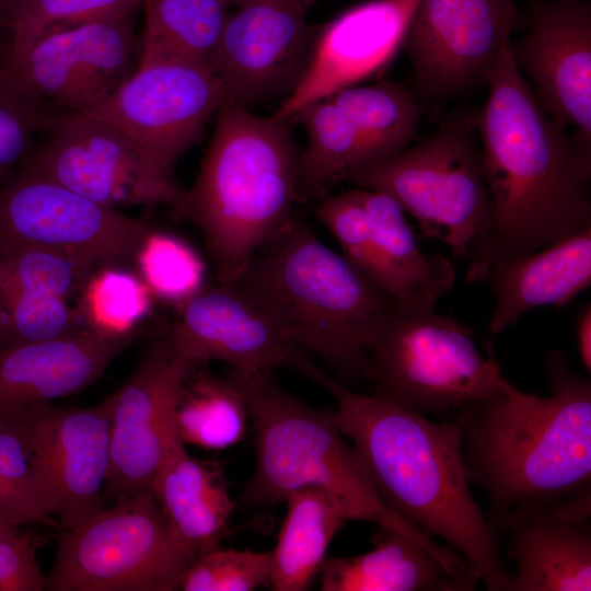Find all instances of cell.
I'll return each mask as SVG.
<instances>
[{
    "instance_id": "cell-1",
    "label": "cell",
    "mask_w": 591,
    "mask_h": 591,
    "mask_svg": "<svg viewBox=\"0 0 591 591\" xmlns=\"http://www.w3.org/2000/svg\"><path fill=\"white\" fill-rule=\"evenodd\" d=\"M509 45L487 80L478 117L491 211L465 258L467 282L486 281L494 264L591 228V142L540 107Z\"/></svg>"
},
{
    "instance_id": "cell-2",
    "label": "cell",
    "mask_w": 591,
    "mask_h": 591,
    "mask_svg": "<svg viewBox=\"0 0 591 591\" xmlns=\"http://www.w3.org/2000/svg\"><path fill=\"white\" fill-rule=\"evenodd\" d=\"M298 371L336 401L333 419L348 437L381 500L399 518L445 541L488 591H512L497 530L468 487L460 419L437 422L349 390L310 356Z\"/></svg>"
},
{
    "instance_id": "cell-3",
    "label": "cell",
    "mask_w": 591,
    "mask_h": 591,
    "mask_svg": "<svg viewBox=\"0 0 591 591\" xmlns=\"http://www.w3.org/2000/svg\"><path fill=\"white\" fill-rule=\"evenodd\" d=\"M548 396L506 379L491 397L463 407L462 456L468 484L486 494L493 526L526 500L563 497L591 479V383L561 350L544 357Z\"/></svg>"
},
{
    "instance_id": "cell-4",
    "label": "cell",
    "mask_w": 591,
    "mask_h": 591,
    "mask_svg": "<svg viewBox=\"0 0 591 591\" xmlns=\"http://www.w3.org/2000/svg\"><path fill=\"white\" fill-rule=\"evenodd\" d=\"M296 120L230 103L216 115L197 177L175 211L200 232L217 281H237L255 253L296 215Z\"/></svg>"
},
{
    "instance_id": "cell-5",
    "label": "cell",
    "mask_w": 591,
    "mask_h": 591,
    "mask_svg": "<svg viewBox=\"0 0 591 591\" xmlns=\"http://www.w3.org/2000/svg\"><path fill=\"white\" fill-rule=\"evenodd\" d=\"M290 339L343 381L370 380L368 344L394 300L327 247L296 216L252 257L237 279Z\"/></svg>"
},
{
    "instance_id": "cell-6",
    "label": "cell",
    "mask_w": 591,
    "mask_h": 591,
    "mask_svg": "<svg viewBox=\"0 0 591 591\" xmlns=\"http://www.w3.org/2000/svg\"><path fill=\"white\" fill-rule=\"evenodd\" d=\"M230 379L244 396L255 433L256 464L242 500L271 509L301 488L325 493L345 520L391 529L427 546L455 569L465 561L394 513L379 497L355 448L345 439L332 412L310 407L283 391L271 372L240 373Z\"/></svg>"
},
{
    "instance_id": "cell-7",
    "label": "cell",
    "mask_w": 591,
    "mask_h": 591,
    "mask_svg": "<svg viewBox=\"0 0 591 591\" xmlns=\"http://www.w3.org/2000/svg\"><path fill=\"white\" fill-rule=\"evenodd\" d=\"M370 395L404 409L443 414L494 396L505 376L490 349L433 308L393 300L368 344Z\"/></svg>"
},
{
    "instance_id": "cell-8",
    "label": "cell",
    "mask_w": 591,
    "mask_h": 591,
    "mask_svg": "<svg viewBox=\"0 0 591 591\" xmlns=\"http://www.w3.org/2000/svg\"><path fill=\"white\" fill-rule=\"evenodd\" d=\"M347 182L393 197L422 232L465 259L490 220L482 153L464 118L429 138L352 172Z\"/></svg>"
},
{
    "instance_id": "cell-9",
    "label": "cell",
    "mask_w": 591,
    "mask_h": 591,
    "mask_svg": "<svg viewBox=\"0 0 591 591\" xmlns=\"http://www.w3.org/2000/svg\"><path fill=\"white\" fill-rule=\"evenodd\" d=\"M196 558L151 490L124 495L59 532L49 590L172 591Z\"/></svg>"
},
{
    "instance_id": "cell-10",
    "label": "cell",
    "mask_w": 591,
    "mask_h": 591,
    "mask_svg": "<svg viewBox=\"0 0 591 591\" xmlns=\"http://www.w3.org/2000/svg\"><path fill=\"white\" fill-rule=\"evenodd\" d=\"M150 228L70 190L23 161L0 186V248H42L96 268L126 267Z\"/></svg>"
},
{
    "instance_id": "cell-11",
    "label": "cell",
    "mask_w": 591,
    "mask_h": 591,
    "mask_svg": "<svg viewBox=\"0 0 591 591\" xmlns=\"http://www.w3.org/2000/svg\"><path fill=\"white\" fill-rule=\"evenodd\" d=\"M23 162L105 207H178L186 189L162 176L139 146L114 123L60 112Z\"/></svg>"
},
{
    "instance_id": "cell-12",
    "label": "cell",
    "mask_w": 591,
    "mask_h": 591,
    "mask_svg": "<svg viewBox=\"0 0 591 591\" xmlns=\"http://www.w3.org/2000/svg\"><path fill=\"white\" fill-rule=\"evenodd\" d=\"M115 393L93 406L38 404L0 414L21 437L47 508L70 530L108 507Z\"/></svg>"
},
{
    "instance_id": "cell-13",
    "label": "cell",
    "mask_w": 591,
    "mask_h": 591,
    "mask_svg": "<svg viewBox=\"0 0 591 591\" xmlns=\"http://www.w3.org/2000/svg\"><path fill=\"white\" fill-rule=\"evenodd\" d=\"M205 363L170 326L115 392L111 462L103 489L107 501L150 490L179 440L174 417L183 387Z\"/></svg>"
},
{
    "instance_id": "cell-14",
    "label": "cell",
    "mask_w": 591,
    "mask_h": 591,
    "mask_svg": "<svg viewBox=\"0 0 591 591\" xmlns=\"http://www.w3.org/2000/svg\"><path fill=\"white\" fill-rule=\"evenodd\" d=\"M137 11L42 36L3 63L30 94L67 113L90 114L108 101L140 61Z\"/></svg>"
},
{
    "instance_id": "cell-15",
    "label": "cell",
    "mask_w": 591,
    "mask_h": 591,
    "mask_svg": "<svg viewBox=\"0 0 591 591\" xmlns=\"http://www.w3.org/2000/svg\"><path fill=\"white\" fill-rule=\"evenodd\" d=\"M227 103L215 73L201 66L154 60L136 71L95 112L121 128L165 178L179 159L205 134L206 126Z\"/></svg>"
},
{
    "instance_id": "cell-16",
    "label": "cell",
    "mask_w": 591,
    "mask_h": 591,
    "mask_svg": "<svg viewBox=\"0 0 591 591\" xmlns=\"http://www.w3.org/2000/svg\"><path fill=\"white\" fill-rule=\"evenodd\" d=\"M308 0H246L229 14L210 70L227 103L251 109L281 102L309 63Z\"/></svg>"
},
{
    "instance_id": "cell-17",
    "label": "cell",
    "mask_w": 591,
    "mask_h": 591,
    "mask_svg": "<svg viewBox=\"0 0 591 591\" xmlns=\"http://www.w3.org/2000/svg\"><path fill=\"white\" fill-rule=\"evenodd\" d=\"M514 15V0H420L403 43L418 92L443 99L487 84Z\"/></svg>"
},
{
    "instance_id": "cell-18",
    "label": "cell",
    "mask_w": 591,
    "mask_h": 591,
    "mask_svg": "<svg viewBox=\"0 0 591 591\" xmlns=\"http://www.w3.org/2000/svg\"><path fill=\"white\" fill-rule=\"evenodd\" d=\"M420 0H367L313 27L306 69L273 115L292 118L308 104L375 77L403 48Z\"/></svg>"
},
{
    "instance_id": "cell-19",
    "label": "cell",
    "mask_w": 591,
    "mask_h": 591,
    "mask_svg": "<svg viewBox=\"0 0 591 591\" xmlns=\"http://www.w3.org/2000/svg\"><path fill=\"white\" fill-rule=\"evenodd\" d=\"M530 9L531 30L510 40L511 57L540 107L591 142V3L532 0Z\"/></svg>"
},
{
    "instance_id": "cell-20",
    "label": "cell",
    "mask_w": 591,
    "mask_h": 591,
    "mask_svg": "<svg viewBox=\"0 0 591 591\" xmlns=\"http://www.w3.org/2000/svg\"><path fill=\"white\" fill-rule=\"evenodd\" d=\"M173 331L205 362L218 360L240 373L296 369L306 354L271 312L240 282L206 285L174 306Z\"/></svg>"
},
{
    "instance_id": "cell-21",
    "label": "cell",
    "mask_w": 591,
    "mask_h": 591,
    "mask_svg": "<svg viewBox=\"0 0 591 591\" xmlns=\"http://www.w3.org/2000/svg\"><path fill=\"white\" fill-rule=\"evenodd\" d=\"M591 483L508 513L514 561L512 591L591 590Z\"/></svg>"
},
{
    "instance_id": "cell-22",
    "label": "cell",
    "mask_w": 591,
    "mask_h": 591,
    "mask_svg": "<svg viewBox=\"0 0 591 591\" xmlns=\"http://www.w3.org/2000/svg\"><path fill=\"white\" fill-rule=\"evenodd\" d=\"M83 331L0 348V414L53 403L93 384L137 337Z\"/></svg>"
},
{
    "instance_id": "cell-23",
    "label": "cell",
    "mask_w": 591,
    "mask_h": 591,
    "mask_svg": "<svg viewBox=\"0 0 591 591\" xmlns=\"http://www.w3.org/2000/svg\"><path fill=\"white\" fill-rule=\"evenodd\" d=\"M486 281L495 296L486 328L490 335L502 333L533 309L566 305L591 285V228L494 264Z\"/></svg>"
},
{
    "instance_id": "cell-24",
    "label": "cell",
    "mask_w": 591,
    "mask_h": 591,
    "mask_svg": "<svg viewBox=\"0 0 591 591\" xmlns=\"http://www.w3.org/2000/svg\"><path fill=\"white\" fill-rule=\"evenodd\" d=\"M373 549L350 557H325L323 591H471L477 581L437 553L397 531L380 528Z\"/></svg>"
},
{
    "instance_id": "cell-25",
    "label": "cell",
    "mask_w": 591,
    "mask_h": 591,
    "mask_svg": "<svg viewBox=\"0 0 591 591\" xmlns=\"http://www.w3.org/2000/svg\"><path fill=\"white\" fill-rule=\"evenodd\" d=\"M150 490L176 537L197 557L217 546L235 506L218 462L190 456L177 440Z\"/></svg>"
},
{
    "instance_id": "cell-26",
    "label": "cell",
    "mask_w": 591,
    "mask_h": 591,
    "mask_svg": "<svg viewBox=\"0 0 591 591\" xmlns=\"http://www.w3.org/2000/svg\"><path fill=\"white\" fill-rule=\"evenodd\" d=\"M376 251L393 283L395 301L419 308H434L450 291L456 275L440 254H425L405 217L403 207L390 195L357 186Z\"/></svg>"
},
{
    "instance_id": "cell-27",
    "label": "cell",
    "mask_w": 591,
    "mask_h": 591,
    "mask_svg": "<svg viewBox=\"0 0 591 591\" xmlns=\"http://www.w3.org/2000/svg\"><path fill=\"white\" fill-rule=\"evenodd\" d=\"M287 510L271 554L269 587L303 591L320 572L332 540L345 523L328 496L316 488L288 495Z\"/></svg>"
},
{
    "instance_id": "cell-28",
    "label": "cell",
    "mask_w": 591,
    "mask_h": 591,
    "mask_svg": "<svg viewBox=\"0 0 591 591\" xmlns=\"http://www.w3.org/2000/svg\"><path fill=\"white\" fill-rule=\"evenodd\" d=\"M293 119L308 135L299 161L301 198L320 200L352 172L375 161L364 138L328 97L308 104Z\"/></svg>"
},
{
    "instance_id": "cell-29",
    "label": "cell",
    "mask_w": 591,
    "mask_h": 591,
    "mask_svg": "<svg viewBox=\"0 0 591 591\" xmlns=\"http://www.w3.org/2000/svg\"><path fill=\"white\" fill-rule=\"evenodd\" d=\"M140 61L175 60L210 69L229 13L219 0H143Z\"/></svg>"
},
{
    "instance_id": "cell-30",
    "label": "cell",
    "mask_w": 591,
    "mask_h": 591,
    "mask_svg": "<svg viewBox=\"0 0 591 591\" xmlns=\"http://www.w3.org/2000/svg\"><path fill=\"white\" fill-rule=\"evenodd\" d=\"M248 410L243 394L228 376L197 369L187 379L175 409V429L185 444L224 450L245 436Z\"/></svg>"
},
{
    "instance_id": "cell-31",
    "label": "cell",
    "mask_w": 591,
    "mask_h": 591,
    "mask_svg": "<svg viewBox=\"0 0 591 591\" xmlns=\"http://www.w3.org/2000/svg\"><path fill=\"white\" fill-rule=\"evenodd\" d=\"M328 99L361 134L375 161L404 150L414 139L419 108L401 84L390 81L358 84Z\"/></svg>"
},
{
    "instance_id": "cell-32",
    "label": "cell",
    "mask_w": 591,
    "mask_h": 591,
    "mask_svg": "<svg viewBox=\"0 0 591 591\" xmlns=\"http://www.w3.org/2000/svg\"><path fill=\"white\" fill-rule=\"evenodd\" d=\"M79 297L76 311L82 328L103 335L138 332L154 299L138 274L120 266L95 270Z\"/></svg>"
},
{
    "instance_id": "cell-33",
    "label": "cell",
    "mask_w": 591,
    "mask_h": 591,
    "mask_svg": "<svg viewBox=\"0 0 591 591\" xmlns=\"http://www.w3.org/2000/svg\"><path fill=\"white\" fill-rule=\"evenodd\" d=\"M134 262L153 298L174 306L207 285L200 255L185 240L165 231L150 228Z\"/></svg>"
},
{
    "instance_id": "cell-34",
    "label": "cell",
    "mask_w": 591,
    "mask_h": 591,
    "mask_svg": "<svg viewBox=\"0 0 591 591\" xmlns=\"http://www.w3.org/2000/svg\"><path fill=\"white\" fill-rule=\"evenodd\" d=\"M141 7L143 0H19L2 24L10 32L4 62L20 56L44 35Z\"/></svg>"
},
{
    "instance_id": "cell-35",
    "label": "cell",
    "mask_w": 591,
    "mask_h": 591,
    "mask_svg": "<svg viewBox=\"0 0 591 591\" xmlns=\"http://www.w3.org/2000/svg\"><path fill=\"white\" fill-rule=\"evenodd\" d=\"M97 269L82 259L42 248H0V290L68 300L79 296Z\"/></svg>"
},
{
    "instance_id": "cell-36",
    "label": "cell",
    "mask_w": 591,
    "mask_h": 591,
    "mask_svg": "<svg viewBox=\"0 0 591 591\" xmlns=\"http://www.w3.org/2000/svg\"><path fill=\"white\" fill-rule=\"evenodd\" d=\"M0 520L16 526L43 524L62 530L47 508L21 437L1 415Z\"/></svg>"
},
{
    "instance_id": "cell-37",
    "label": "cell",
    "mask_w": 591,
    "mask_h": 591,
    "mask_svg": "<svg viewBox=\"0 0 591 591\" xmlns=\"http://www.w3.org/2000/svg\"><path fill=\"white\" fill-rule=\"evenodd\" d=\"M83 331L76 309L65 299L0 290V348Z\"/></svg>"
},
{
    "instance_id": "cell-38",
    "label": "cell",
    "mask_w": 591,
    "mask_h": 591,
    "mask_svg": "<svg viewBox=\"0 0 591 591\" xmlns=\"http://www.w3.org/2000/svg\"><path fill=\"white\" fill-rule=\"evenodd\" d=\"M315 216L334 235L341 255L393 298L392 279L379 256L367 212L355 188L321 198Z\"/></svg>"
},
{
    "instance_id": "cell-39",
    "label": "cell",
    "mask_w": 591,
    "mask_h": 591,
    "mask_svg": "<svg viewBox=\"0 0 591 591\" xmlns=\"http://www.w3.org/2000/svg\"><path fill=\"white\" fill-rule=\"evenodd\" d=\"M60 112L25 91L0 66V186Z\"/></svg>"
},
{
    "instance_id": "cell-40",
    "label": "cell",
    "mask_w": 591,
    "mask_h": 591,
    "mask_svg": "<svg viewBox=\"0 0 591 591\" xmlns=\"http://www.w3.org/2000/svg\"><path fill=\"white\" fill-rule=\"evenodd\" d=\"M270 552L218 548L198 556L179 577L175 590L252 591L269 586Z\"/></svg>"
},
{
    "instance_id": "cell-41",
    "label": "cell",
    "mask_w": 591,
    "mask_h": 591,
    "mask_svg": "<svg viewBox=\"0 0 591 591\" xmlns=\"http://www.w3.org/2000/svg\"><path fill=\"white\" fill-rule=\"evenodd\" d=\"M45 541L28 529L0 537V591L49 590L48 577L36 559V551Z\"/></svg>"
},
{
    "instance_id": "cell-42",
    "label": "cell",
    "mask_w": 591,
    "mask_h": 591,
    "mask_svg": "<svg viewBox=\"0 0 591 591\" xmlns=\"http://www.w3.org/2000/svg\"><path fill=\"white\" fill-rule=\"evenodd\" d=\"M576 340L580 360L584 369L591 371V305L586 303L576 321Z\"/></svg>"
},
{
    "instance_id": "cell-43",
    "label": "cell",
    "mask_w": 591,
    "mask_h": 591,
    "mask_svg": "<svg viewBox=\"0 0 591 591\" xmlns=\"http://www.w3.org/2000/svg\"><path fill=\"white\" fill-rule=\"evenodd\" d=\"M19 0H0V23L3 24Z\"/></svg>"
},
{
    "instance_id": "cell-44",
    "label": "cell",
    "mask_w": 591,
    "mask_h": 591,
    "mask_svg": "<svg viewBox=\"0 0 591 591\" xmlns=\"http://www.w3.org/2000/svg\"><path fill=\"white\" fill-rule=\"evenodd\" d=\"M21 530H22V526L12 525L0 520V537L16 534Z\"/></svg>"
},
{
    "instance_id": "cell-45",
    "label": "cell",
    "mask_w": 591,
    "mask_h": 591,
    "mask_svg": "<svg viewBox=\"0 0 591 591\" xmlns=\"http://www.w3.org/2000/svg\"><path fill=\"white\" fill-rule=\"evenodd\" d=\"M8 56V43H3L0 39V66H2Z\"/></svg>"
},
{
    "instance_id": "cell-46",
    "label": "cell",
    "mask_w": 591,
    "mask_h": 591,
    "mask_svg": "<svg viewBox=\"0 0 591 591\" xmlns=\"http://www.w3.org/2000/svg\"><path fill=\"white\" fill-rule=\"evenodd\" d=\"M219 1L222 2L227 7L234 5L236 8L241 5L242 3H244L246 0H219Z\"/></svg>"
},
{
    "instance_id": "cell-47",
    "label": "cell",
    "mask_w": 591,
    "mask_h": 591,
    "mask_svg": "<svg viewBox=\"0 0 591 591\" xmlns=\"http://www.w3.org/2000/svg\"><path fill=\"white\" fill-rule=\"evenodd\" d=\"M311 0H308V2L310 3Z\"/></svg>"
}]
</instances>
